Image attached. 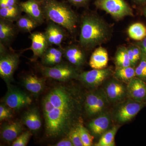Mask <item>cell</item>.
<instances>
[{"instance_id": "cell-41", "label": "cell", "mask_w": 146, "mask_h": 146, "mask_svg": "<svg viewBox=\"0 0 146 146\" xmlns=\"http://www.w3.org/2000/svg\"><path fill=\"white\" fill-rule=\"evenodd\" d=\"M137 3H146V0H135Z\"/></svg>"}, {"instance_id": "cell-43", "label": "cell", "mask_w": 146, "mask_h": 146, "mask_svg": "<svg viewBox=\"0 0 146 146\" xmlns=\"http://www.w3.org/2000/svg\"><path fill=\"white\" fill-rule=\"evenodd\" d=\"M36 1H39V2L41 1V3L42 1H43V0H36Z\"/></svg>"}, {"instance_id": "cell-12", "label": "cell", "mask_w": 146, "mask_h": 146, "mask_svg": "<svg viewBox=\"0 0 146 146\" xmlns=\"http://www.w3.org/2000/svg\"><path fill=\"white\" fill-rule=\"evenodd\" d=\"M127 96L136 101L145 102L146 98V84L135 77L129 82L126 86Z\"/></svg>"}, {"instance_id": "cell-14", "label": "cell", "mask_w": 146, "mask_h": 146, "mask_svg": "<svg viewBox=\"0 0 146 146\" xmlns=\"http://www.w3.org/2000/svg\"><path fill=\"white\" fill-rule=\"evenodd\" d=\"M22 10L39 25L44 22L45 18L40 2L36 0H28L20 4Z\"/></svg>"}, {"instance_id": "cell-17", "label": "cell", "mask_w": 146, "mask_h": 146, "mask_svg": "<svg viewBox=\"0 0 146 146\" xmlns=\"http://www.w3.org/2000/svg\"><path fill=\"white\" fill-rule=\"evenodd\" d=\"M64 56V48L49 46L42 56V63L47 66H54L61 63Z\"/></svg>"}, {"instance_id": "cell-9", "label": "cell", "mask_w": 146, "mask_h": 146, "mask_svg": "<svg viewBox=\"0 0 146 146\" xmlns=\"http://www.w3.org/2000/svg\"><path fill=\"white\" fill-rule=\"evenodd\" d=\"M112 73V70L110 68L93 69L82 73L79 77L80 80L87 86L94 88L105 82Z\"/></svg>"}, {"instance_id": "cell-36", "label": "cell", "mask_w": 146, "mask_h": 146, "mask_svg": "<svg viewBox=\"0 0 146 146\" xmlns=\"http://www.w3.org/2000/svg\"><path fill=\"white\" fill-rule=\"evenodd\" d=\"M18 4L17 0H0V8L9 7Z\"/></svg>"}, {"instance_id": "cell-13", "label": "cell", "mask_w": 146, "mask_h": 146, "mask_svg": "<svg viewBox=\"0 0 146 146\" xmlns=\"http://www.w3.org/2000/svg\"><path fill=\"white\" fill-rule=\"evenodd\" d=\"M62 27L50 21L44 33L49 46L53 45L61 46L66 35Z\"/></svg>"}, {"instance_id": "cell-26", "label": "cell", "mask_w": 146, "mask_h": 146, "mask_svg": "<svg viewBox=\"0 0 146 146\" xmlns=\"http://www.w3.org/2000/svg\"><path fill=\"white\" fill-rule=\"evenodd\" d=\"M127 33L131 39L141 41L146 36V27L141 23H135L129 27Z\"/></svg>"}, {"instance_id": "cell-31", "label": "cell", "mask_w": 146, "mask_h": 146, "mask_svg": "<svg viewBox=\"0 0 146 146\" xmlns=\"http://www.w3.org/2000/svg\"><path fill=\"white\" fill-rule=\"evenodd\" d=\"M77 127L78 129L84 146L92 145L94 139V136L91 135L89 133V131L80 123L78 125Z\"/></svg>"}, {"instance_id": "cell-24", "label": "cell", "mask_w": 146, "mask_h": 146, "mask_svg": "<svg viewBox=\"0 0 146 146\" xmlns=\"http://www.w3.org/2000/svg\"><path fill=\"white\" fill-rule=\"evenodd\" d=\"M15 25L18 31L24 33L31 32L39 25L38 23L27 14L18 18Z\"/></svg>"}, {"instance_id": "cell-40", "label": "cell", "mask_w": 146, "mask_h": 146, "mask_svg": "<svg viewBox=\"0 0 146 146\" xmlns=\"http://www.w3.org/2000/svg\"><path fill=\"white\" fill-rule=\"evenodd\" d=\"M68 1L76 6H83L86 4L89 0H68Z\"/></svg>"}, {"instance_id": "cell-35", "label": "cell", "mask_w": 146, "mask_h": 146, "mask_svg": "<svg viewBox=\"0 0 146 146\" xmlns=\"http://www.w3.org/2000/svg\"><path fill=\"white\" fill-rule=\"evenodd\" d=\"M8 106L1 104L0 106V120L1 121L9 119L12 116V112Z\"/></svg>"}, {"instance_id": "cell-21", "label": "cell", "mask_w": 146, "mask_h": 146, "mask_svg": "<svg viewBox=\"0 0 146 146\" xmlns=\"http://www.w3.org/2000/svg\"><path fill=\"white\" fill-rule=\"evenodd\" d=\"M23 82L26 89L34 95L40 94L45 87V78L38 77L35 75L27 76L24 78Z\"/></svg>"}, {"instance_id": "cell-7", "label": "cell", "mask_w": 146, "mask_h": 146, "mask_svg": "<svg viewBox=\"0 0 146 146\" xmlns=\"http://www.w3.org/2000/svg\"><path fill=\"white\" fill-rule=\"evenodd\" d=\"M41 71L43 75L60 81H66L78 76L74 68L62 63L52 66H42Z\"/></svg>"}, {"instance_id": "cell-15", "label": "cell", "mask_w": 146, "mask_h": 146, "mask_svg": "<svg viewBox=\"0 0 146 146\" xmlns=\"http://www.w3.org/2000/svg\"><path fill=\"white\" fill-rule=\"evenodd\" d=\"M13 23L0 18V44L6 47L11 43L18 31Z\"/></svg>"}, {"instance_id": "cell-2", "label": "cell", "mask_w": 146, "mask_h": 146, "mask_svg": "<svg viewBox=\"0 0 146 146\" xmlns=\"http://www.w3.org/2000/svg\"><path fill=\"white\" fill-rule=\"evenodd\" d=\"M111 35L109 26L98 16L88 13L82 17L79 38L82 48L92 49L109 40Z\"/></svg>"}, {"instance_id": "cell-28", "label": "cell", "mask_w": 146, "mask_h": 146, "mask_svg": "<svg viewBox=\"0 0 146 146\" xmlns=\"http://www.w3.org/2000/svg\"><path fill=\"white\" fill-rule=\"evenodd\" d=\"M100 89L90 92L86 95L84 102V108L86 114L91 117L100 96Z\"/></svg>"}, {"instance_id": "cell-34", "label": "cell", "mask_w": 146, "mask_h": 146, "mask_svg": "<svg viewBox=\"0 0 146 146\" xmlns=\"http://www.w3.org/2000/svg\"><path fill=\"white\" fill-rule=\"evenodd\" d=\"M68 136V138L74 144V146H84L77 126L70 131Z\"/></svg>"}, {"instance_id": "cell-16", "label": "cell", "mask_w": 146, "mask_h": 146, "mask_svg": "<svg viewBox=\"0 0 146 146\" xmlns=\"http://www.w3.org/2000/svg\"><path fill=\"white\" fill-rule=\"evenodd\" d=\"M29 38L31 40V50L35 57H42V55L49 47L44 33L36 32L31 33Z\"/></svg>"}, {"instance_id": "cell-32", "label": "cell", "mask_w": 146, "mask_h": 146, "mask_svg": "<svg viewBox=\"0 0 146 146\" xmlns=\"http://www.w3.org/2000/svg\"><path fill=\"white\" fill-rule=\"evenodd\" d=\"M136 77L146 82V57L141 55L140 63L135 69Z\"/></svg>"}, {"instance_id": "cell-11", "label": "cell", "mask_w": 146, "mask_h": 146, "mask_svg": "<svg viewBox=\"0 0 146 146\" xmlns=\"http://www.w3.org/2000/svg\"><path fill=\"white\" fill-rule=\"evenodd\" d=\"M112 121L111 113L105 111L91 120L89 124V129L94 136L101 137L112 127Z\"/></svg>"}, {"instance_id": "cell-33", "label": "cell", "mask_w": 146, "mask_h": 146, "mask_svg": "<svg viewBox=\"0 0 146 146\" xmlns=\"http://www.w3.org/2000/svg\"><path fill=\"white\" fill-rule=\"evenodd\" d=\"M32 135L30 131H25L23 132L15 141H13L12 146H25L28 143L30 138Z\"/></svg>"}, {"instance_id": "cell-29", "label": "cell", "mask_w": 146, "mask_h": 146, "mask_svg": "<svg viewBox=\"0 0 146 146\" xmlns=\"http://www.w3.org/2000/svg\"><path fill=\"white\" fill-rule=\"evenodd\" d=\"M115 64L117 68H125L131 66L127 48L122 46L117 50L115 56Z\"/></svg>"}, {"instance_id": "cell-22", "label": "cell", "mask_w": 146, "mask_h": 146, "mask_svg": "<svg viewBox=\"0 0 146 146\" xmlns=\"http://www.w3.org/2000/svg\"><path fill=\"white\" fill-rule=\"evenodd\" d=\"M23 120L24 124L31 131H36L42 126L40 115L36 108H31L26 112Z\"/></svg>"}, {"instance_id": "cell-10", "label": "cell", "mask_w": 146, "mask_h": 146, "mask_svg": "<svg viewBox=\"0 0 146 146\" xmlns=\"http://www.w3.org/2000/svg\"><path fill=\"white\" fill-rule=\"evenodd\" d=\"M6 105L11 109L18 110L31 104L32 99L27 94L15 89L10 88L4 99Z\"/></svg>"}, {"instance_id": "cell-4", "label": "cell", "mask_w": 146, "mask_h": 146, "mask_svg": "<svg viewBox=\"0 0 146 146\" xmlns=\"http://www.w3.org/2000/svg\"><path fill=\"white\" fill-rule=\"evenodd\" d=\"M145 102L136 101L130 98L116 104L111 115L113 121L122 124L133 119L145 106Z\"/></svg>"}, {"instance_id": "cell-39", "label": "cell", "mask_w": 146, "mask_h": 146, "mask_svg": "<svg viewBox=\"0 0 146 146\" xmlns=\"http://www.w3.org/2000/svg\"><path fill=\"white\" fill-rule=\"evenodd\" d=\"M56 146H73L74 144L69 138H64L56 144Z\"/></svg>"}, {"instance_id": "cell-18", "label": "cell", "mask_w": 146, "mask_h": 146, "mask_svg": "<svg viewBox=\"0 0 146 146\" xmlns=\"http://www.w3.org/2000/svg\"><path fill=\"white\" fill-rule=\"evenodd\" d=\"M64 56L70 63L76 66L82 65L85 60L83 51L75 45H70L64 48Z\"/></svg>"}, {"instance_id": "cell-19", "label": "cell", "mask_w": 146, "mask_h": 146, "mask_svg": "<svg viewBox=\"0 0 146 146\" xmlns=\"http://www.w3.org/2000/svg\"><path fill=\"white\" fill-rule=\"evenodd\" d=\"M23 127L19 122H13L5 125L1 131V136L5 142L10 143L16 140L23 133Z\"/></svg>"}, {"instance_id": "cell-3", "label": "cell", "mask_w": 146, "mask_h": 146, "mask_svg": "<svg viewBox=\"0 0 146 146\" xmlns=\"http://www.w3.org/2000/svg\"><path fill=\"white\" fill-rule=\"evenodd\" d=\"M42 7L45 19L73 33L78 23V17L70 7L56 0H43Z\"/></svg>"}, {"instance_id": "cell-23", "label": "cell", "mask_w": 146, "mask_h": 146, "mask_svg": "<svg viewBox=\"0 0 146 146\" xmlns=\"http://www.w3.org/2000/svg\"><path fill=\"white\" fill-rule=\"evenodd\" d=\"M20 4L5 8H0L1 18L13 22L17 21L22 16L23 12Z\"/></svg>"}, {"instance_id": "cell-42", "label": "cell", "mask_w": 146, "mask_h": 146, "mask_svg": "<svg viewBox=\"0 0 146 146\" xmlns=\"http://www.w3.org/2000/svg\"><path fill=\"white\" fill-rule=\"evenodd\" d=\"M142 11H143V14L146 17V6L143 8Z\"/></svg>"}, {"instance_id": "cell-27", "label": "cell", "mask_w": 146, "mask_h": 146, "mask_svg": "<svg viewBox=\"0 0 146 146\" xmlns=\"http://www.w3.org/2000/svg\"><path fill=\"white\" fill-rule=\"evenodd\" d=\"M115 78L124 82H128L136 77L135 69L132 66L125 68H117L114 73Z\"/></svg>"}, {"instance_id": "cell-5", "label": "cell", "mask_w": 146, "mask_h": 146, "mask_svg": "<svg viewBox=\"0 0 146 146\" xmlns=\"http://www.w3.org/2000/svg\"><path fill=\"white\" fill-rule=\"evenodd\" d=\"M95 4L116 19L133 15L132 9L124 0H96Z\"/></svg>"}, {"instance_id": "cell-25", "label": "cell", "mask_w": 146, "mask_h": 146, "mask_svg": "<svg viewBox=\"0 0 146 146\" xmlns=\"http://www.w3.org/2000/svg\"><path fill=\"white\" fill-rule=\"evenodd\" d=\"M119 128V125L112 127L101 136L99 141L95 144V146H115V136Z\"/></svg>"}, {"instance_id": "cell-37", "label": "cell", "mask_w": 146, "mask_h": 146, "mask_svg": "<svg viewBox=\"0 0 146 146\" xmlns=\"http://www.w3.org/2000/svg\"><path fill=\"white\" fill-rule=\"evenodd\" d=\"M137 44L140 47L141 55L146 57V36L143 40L138 42Z\"/></svg>"}, {"instance_id": "cell-8", "label": "cell", "mask_w": 146, "mask_h": 146, "mask_svg": "<svg viewBox=\"0 0 146 146\" xmlns=\"http://www.w3.org/2000/svg\"><path fill=\"white\" fill-rule=\"evenodd\" d=\"M103 89L110 103L114 104L125 100L127 96L126 86L116 78L106 82Z\"/></svg>"}, {"instance_id": "cell-38", "label": "cell", "mask_w": 146, "mask_h": 146, "mask_svg": "<svg viewBox=\"0 0 146 146\" xmlns=\"http://www.w3.org/2000/svg\"><path fill=\"white\" fill-rule=\"evenodd\" d=\"M128 54L129 57V60L131 63V65L132 67H134L136 65L137 62H136V59H135V56L133 54V51L131 49V46L127 48Z\"/></svg>"}, {"instance_id": "cell-20", "label": "cell", "mask_w": 146, "mask_h": 146, "mask_svg": "<svg viewBox=\"0 0 146 146\" xmlns=\"http://www.w3.org/2000/svg\"><path fill=\"white\" fill-rule=\"evenodd\" d=\"M108 62V55L107 50L99 47L91 54L89 65L93 69H102L106 68Z\"/></svg>"}, {"instance_id": "cell-30", "label": "cell", "mask_w": 146, "mask_h": 146, "mask_svg": "<svg viewBox=\"0 0 146 146\" xmlns=\"http://www.w3.org/2000/svg\"><path fill=\"white\" fill-rule=\"evenodd\" d=\"M110 102L104 89H100V96L97 104L94 108L91 117H95L105 112L109 105Z\"/></svg>"}, {"instance_id": "cell-1", "label": "cell", "mask_w": 146, "mask_h": 146, "mask_svg": "<svg viewBox=\"0 0 146 146\" xmlns=\"http://www.w3.org/2000/svg\"><path fill=\"white\" fill-rule=\"evenodd\" d=\"M84 102L82 93L76 87L59 85L52 89L42 102L47 136L68 135L81 121Z\"/></svg>"}, {"instance_id": "cell-6", "label": "cell", "mask_w": 146, "mask_h": 146, "mask_svg": "<svg viewBox=\"0 0 146 146\" xmlns=\"http://www.w3.org/2000/svg\"><path fill=\"white\" fill-rule=\"evenodd\" d=\"M5 46L0 44V76L8 82L12 79L13 74L19 63V56L15 53L6 52Z\"/></svg>"}]
</instances>
